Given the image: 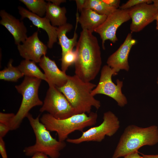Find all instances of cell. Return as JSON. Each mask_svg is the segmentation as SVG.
<instances>
[{"label": "cell", "instance_id": "4", "mask_svg": "<svg viewBox=\"0 0 158 158\" xmlns=\"http://www.w3.org/2000/svg\"><path fill=\"white\" fill-rule=\"evenodd\" d=\"M97 117L96 112H91L88 115L78 114L66 119H58L48 113L44 114L40 120L48 130L56 132L59 140L65 141L73 132L76 130L83 132L85 128L95 125Z\"/></svg>", "mask_w": 158, "mask_h": 158}, {"label": "cell", "instance_id": "17", "mask_svg": "<svg viewBox=\"0 0 158 158\" xmlns=\"http://www.w3.org/2000/svg\"><path fill=\"white\" fill-rule=\"evenodd\" d=\"M107 17L99 14L91 9L84 8L80 12V16L76 18V21L82 29H85L93 33L104 22Z\"/></svg>", "mask_w": 158, "mask_h": 158}, {"label": "cell", "instance_id": "11", "mask_svg": "<svg viewBox=\"0 0 158 158\" xmlns=\"http://www.w3.org/2000/svg\"><path fill=\"white\" fill-rule=\"evenodd\" d=\"M131 23L130 29L131 32H138L154 20H156L158 10L153 4L143 3L129 9Z\"/></svg>", "mask_w": 158, "mask_h": 158}, {"label": "cell", "instance_id": "32", "mask_svg": "<svg viewBox=\"0 0 158 158\" xmlns=\"http://www.w3.org/2000/svg\"><path fill=\"white\" fill-rule=\"evenodd\" d=\"M31 158H49V157L43 153L37 152L32 155Z\"/></svg>", "mask_w": 158, "mask_h": 158}, {"label": "cell", "instance_id": "10", "mask_svg": "<svg viewBox=\"0 0 158 158\" xmlns=\"http://www.w3.org/2000/svg\"><path fill=\"white\" fill-rule=\"evenodd\" d=\"M130 19L128 9H117L107 16L104 22L96 28L94 32L100 36L102 47L105 49L104 43L107 40L113 43L118 41L116 32L118 28L123 23Z\"/></svg>", "mask_w": 158, "mask_h": 158}, {"label": "cell", "instance_id": "5", "mask_svg": "<svg viewBox=\"0 0 158 158\" xmlns=\"http://www.w3.org/2000/svg\"><path fill=\"white\" fill-rule=\"evenodd\" d=\"M40 116L34 118L29 113L26 117L35 135V144L25 148L23 152L28 156L37 152L43 153L50 158H59L60 152L66 146L65 141H60L53 138L40 120Z\"/></svg>", "mask_w": 158, "mask_h": 158}, {"label": "cell", "instance_id": "3", "mask_svg": "<svg viewBox=\"0 0 158 158\" xmlns=\"http://www.w3.org/2000/svg\"><path fill=\"white\" fill-rule=\"evenodd\" d=\"M158 143V127L152 125L141 127L134 125L128 126L121 135L112 158H119L135 151L144 146Z\"/></svg>", "mask_w": 158, "mask_h": 158}, {"label": "cell", "instance_id": "36", "mask_svg": "<svg viewBox=\"0 0 158 158\" xmlns=\"http://www.w3.org/2000/svg\"><path fill=\"white\" fill-rule=\"evenodd\" d=\"M156 20V28L157 30H158V14L157 16Z\"/></svg>", "mask_w": 158, "mask_h": 158}, {"label": "cell", "instance_id": "37", "mask_svg": "<svg viewBox=\"0 0 158 158\" xmlns=\"http://www.w3.org/2000/svg\"><path fill=\"white\" fill-rule=\"evenodd\" d=\"M157 83L158 86V75L157 78Z\"/></svg>", "mask_w": 158, "mask_h": 158}, {"label": "cell", "instance_id": "19", "mask_svg": "<svg viewBox=\"0 0 158 158\" xmlns=\"http://www.w3.org/2000/svg\"><path fill=\"white\" fill-rule=\"evenodd\" d=\"M66 12L65 7H61L48 1L45 17L49 20L53 26L59 27L67 23V18L66 16Z\"/></svg>", "mask_w": 158, "mask_h": 158}, {"label": "cell", "instance_id": "34", "mask_svg": "<svg viewBox=\"0 0 158 158\" xmlns=\"http://www.w3.org/2000/svg\"><path fill=\"white\" fill-rule=\"evenodd\" d=\"M142 158H158V154L147 155L141 153Z\"/></svg>", "mask_w": 158, "mask_h": 158}, {"label": "cell", "instance_id": "7", "mask_svg": "<svg viewBox=\"0 0 158 158\" xmlns=\"http://www.w3.org/2000/svg\"><path fill=\"white\" fill-rule=\"evenodd\" d=\"M103 121L99 125L91 128L83 132L81 136L75 139L68 138L67 142L78 144L85 142H100L106 136L114 135L120 127V122L117 117L112 111H108L103 114Z\"/></svg>", "mask_w": 158, "mask_h": 158}, {"label": "cell", "instance_id": "9", "mask_svg": "<svg viewBox=\"0 0 158 158\" xmlns=\"http://www.w3.org/2000/svg\"><path fill=\"white\" fill-rule=\"evenodd\" d=\"M114 75L113 69L108 65L102 67L99 83L92 90V94L94 96L97 94H103L114 100L118 106L123 107L128 103L127 99L122 92L123 82L117 79L116 84L112 80V76Z\"/></svg>", "mask_w": 158, "mask_h": 158}, {"label": "cell", "instance_id": "14", "mask_svg": "<svg viewBox=\"0 0 158 158\" xmlns=\"http://www.w3.org/2000/svg\"><path fill=\"white\" fill-rule=\"evenodd\" d=\"M39 64L44 72L46 81L49 86L58 88L63 86L67 82L69 75L60 70L55 61L46 55L43 56Z\"/></svg>", "mask_w": 158, "mask_h": 158}, {"label": "cell", "instance_id": "23", "mask_svg": "<svg viewBox=\"0 0 158 158\" xmlns=\"http://www.w3.org/2000/svg\"><path fill=\"white\" fill-rule=\"evenodd\" d=\"M32 13L41 17L45 14L47 3L43 0H20Z\"/></svg>", "mask_w": 158, "mask_h": 158}, {"label": "cell", "instance_id": "20", "mask_svg": "<svg viewBox=\"0 0 158 158\" xmlns=\"http://www.w3.org/2000/svg\"><path fill=\"white\" fill-rule=\"evenodd\" d=\"M17 67L25 76L36 78L46 81L44 74L33 61L25 59L22 61Z\"/></svg>", "mask_w": 158, "mask_h": 158}, {"label": "cell", "instance_id": "35", "mask_svg": "<svg viewBox=\"0 0 158 158\" xmlns=\"http://www.w3.org/2000/svg\"><path fill=\"white\" fill-rule=\"evenodd\" d=\"M152 4L158 10V0H152Z\"/></svg>", "mask_w": 158, "mask_h": 158}, {"label": "cell", "instance_id": "1", "mask_svg": "<svg viewBox=\"0 0 158 158\" xmlns=\"http://www.w3.org/2000/svg\"><path fill=\"white\" fill-rule=\"evenodd\" d=\"M77 58L75 63V75L83 81L95 79L101 69L102 60L100 48L92 33L82 29L76 46Z\"/></svg>", "mask_w": 158, "mask_h": 158}, {"label": "cell", "instance_id": "16", "mask_svg": "<svg viewBox=\"0 0 158 158\" xmlns=\"http://www.w3.org/2000/svg\"><path fill=\"white\" fill-rule=\"evenodd\" d=\"M1 25L4 26L13 37L15 44L23 43L28 37L27 29L23 21L17 19L4 10L0 11Z\"/></svg>", "mask_w": 158, "mask_h": 158}, {"label": "cell", "instance_id": "18", "mask_svg": "<svg viewBox=\"0 0 158 158\" xmlns=\"http://www.w3.org/2000/svg\"><path fill=\"white\" fill-rule=\"evenodd\" d=\"M73 28V25L68 23L57 27V40L61 47L62 55L67 51L73 50L77 44L78 35L75 31L71 38H69L66 35L67 33L71 31Z\"/></svg>", "mask_w": 158, "mask_h": 158}, {"label": "cell", "instance_id": "30", "mask_svg": "<svg viewBox=\"0 0 158 158\" xmlns=\"http://www.w3.org/2000/svg\"><path fill=\"white\" fill-rule=\"evenodd\" d=\"M77 10L81 12L84 8L86 0H75Z\"/></svg>", "mask_w": 158, "mask_h": 158}, {"label": "cell", "instance_id": "31", "mask_svg": "<svg viewBox=\"0 0 158 158\" xmlns=\"http://www.w3.org/2000/svg\"><path fill=\"white\" fill-rule=\"evenodd\" d=\"M124 158H142L138 154V151H135L124 157Z\"/></svg>", "mask_w": 158, "mask_h": 158}, {"label": "cell", "instance_id": "12", "mask_svg": "<svg viewBox=\"0 0 158 158\" xmlns=\"http://www.w3.org/2000/svg\"><path fill=\"white\" fill-rule=\"evenodd\" d=\"M136 42V40L132 37V33H129L118 48L108 58L107 65L113 69L114 75L121 70L127 71L129 70L128 56L132 47Z\"/></svg>", "mask_w": 158, "mask_h": 158}, {"label": "cell", "instance_id": "21", "mask_svg": "<svg viewBox=\"0 0 158 158\" xmlns=\"http://www.w3.org/2000/svg\"><path fill=\"white\" fill-rule=\"evenodd\" d=\"M84 8L91 9L99 14L107 16L118 9L110 6L103 0H86Z\"/></svg>", "mask_w": 158, "mask_h": 158}, {"label": "cell", "instance_id": "28", "mask_svg": "<svg viewBox=\"0 0 158 158\" xmlns=\"http://www.w3.org/2000/svg\"><path fill=\"white\" fill-rule=\"evenodd\" d=\"M0 153L2 158H8L5 143L3 138H0Z\"/></svg>", "mask_w": 158, "mask_h": 158}, {"label": "cell", "instance_id": "6", "mask_svg": "<svg viewBox=\"0 0 158 158\" xmlns=\"http://www.w3.org/2000/svg\"><path fill=\"white\" fill-rule=\"evenodd\" d=\"M41 80L36 78L25 76L20 85L15 86L18 92L22 95V99L19 109L10 123L11 130L19 128L31 109L43 105L38 95Z\"/></svg>", "mask_w": 158, "mask_h": 158}, {"label": "cell", "instance_id": "15", "mask_svg": "<svg viewBox=\"0 0 158 158\" xmlns=\"http://www.w3.org/2000/svg\"><path fill=\"white\" fill-rule=\"evenodd\" d=\"M18 8L22 19H28L34 25L45 31L48 37L47 46L49 49L52 48L57 40V27L53 26L45 17H40L21 6H19Z\"/></svg>", "mask_w": 158, "mask_h": 158}, {"label": "cell", "instance_id": "24", "mask_svg": "<svg viewBox=\"0 0 158 158\" xmlns=\"http://www.w3.org/2000/svg\"><path fill=\"white\" fill-rule=\"evenodd\" d=\"M77 53L75 50H72L62 55L61 70L66 72L68 67L75 63L77 58Z\"/></svg>", "mask_w": 158, "mask_h": 158}, {"label": "cell", "instance_id": "25", "mask_svg": "<svg viewBox=\"0 0 158 158\" xmlns=\"http://www.w3.org/2000/svg\"><path fill=\"white\" fill-rule=\"evenodd\" d=\"M143 3L152 4V0H129L120 6L119 8L122 10L128 9Z\"/></svg>", "mask_w": 158, "mask_h": 158}, {"label": "cell", "instance_id": "13", "mask_svg": "<svg viewBox=\"0 0 158 158\" xmlns=\"http://www.w3.org/2000/svg\"><path fill=\"white\" fill-rule=\"evenodd\" d=\"M48 47L39 39L37 31L28 37L22 44L17 45L20 55L25 59L39 63L42 57L46 55Z\"/></svg>", "mask_w": 158, "mask_h": 158}, {"label": "cell", "instance_id": "22", "mask_svg": "<svg viewBox=\"0 0 158 158\" xmlns=\"http://www.w3.org/2000/svg\"><path fill=\"white\" fill-rule=\"evenodd\" d=\"M13 60H10L7 66L0 71V79L8 81L16 82L24 75L18 67L13 66Z\"/></svg>", "mask_w": 158, "mask_h": 158}, {"label": "cell", "instance_id": "2", "mask_svg": "<svg viewBox=\"0 0 158 158\" xmlns=\"http://www.w3.org/2000/svg\"><path fill=\"white\" fill-rule=\"evenodd\" d=\"M96 86L90 82L83 81L75 75H69L66 84L57 88L65 95L77 114H88L92 107L98 109L101 107L100 101L92 94Z\"/></svg>", "mask_w": 158, "mask_h": 158}, {"label": "cell", "instance_id": "29", "mask_svg": "<svg viewBox=\"0 0 158 158\" xmlns=\"http://www.w3.org/2000/svg\"><path fill=\"white\" fill-rule=\"evenodd\" d=\"M104 1L110 6L116 8H119L120 1L119 0H103Z\"/></svg>", "mask_w": 158, "mask_h": 158}, {"label": "cell", "instance_id": "26", "mask_svg": "<svg viewBox=\"0 0 158 158\" xmlns=\"http://www.w3.org/2000/svg\"><path fill=\"white\" fill-rule=\"evenodd\" d=\"M15 115L14 113H0V123H3L9 126L13 118Z\"/></svg>", "mask_w": 158, "mask_h": 158}, {"label": "cell", "instance_id": "27", "mask_svg": "<svg viewBox=\"0 0 158 158\" xmlns=\"http://www.w3.org/2000/svg\"><path fill=\"white\" fill-rule=\"evenodd\" d=\"M10 130V128L9 126L0 123V138H3Z\"/></svg>", "mask_w": 158, "mask_h": 158}, {"label": "cell", "instance_id": "33", "mask_svg": "<svg viewBox=\"0 0 158 158\" xmlns=\"http://www.w3.org/2000/svg\"><path fill=\"white\" fill-rule=\"evenodd\" d=\"M47 1H50L55 5L59 6H60V4L61 3L66 1V0H48Z\"/></svg>", "mask_w": 158, "mask_h": 158}, {"label": "cell", "instance_id": "8", "mask_svg": "<svg viewBox=\"0 0 158 158\" xmlns=\"http://www.w3.org/2000/svg\"><path fill=\"white\" fill-rule=\"evenodd\" d=\"M49 86L40 112L46 111L58 119H66L77 114L65 95L57 88Z\"/></svg>", "mask_w": 158, "mask_h": 158}]
</instances>
